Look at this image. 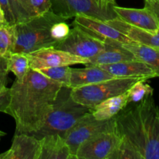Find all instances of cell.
I'll return each mask as SVG.
<instances>
[{"instance_id":"cell-1","label":"cell","mask_w":159,"mask_h":159,"mask_svg":"<svg viewBox=\"0 0 159 159\" xmlns=\"http://www.w3.org/2000/svg\"><path fill=\"white\" fill-rule=\"evenodd\" d=\"M117 148L109 159H159V109L153 94L114 117Z\"/></svg>"},{"instance_id":"cell-2","label":"cell","mask_w":159,"mask_h":159,"mask_svg":"<svg viewBox=\"0 0 159 159\" xmlns=\"http://www.w3.org/2000/svg\"><path fill=\"white\" fill-rule=\"evenodd\" d=\"M62 85L30 68L9 89L6 113L16 122V134H32L44 124Z\"/></svg>"},{"instance_id":"cell-3","label":"cell","mask_w":159,"mask_h":159,"mask_svg":"<svg viewBox=\"0 0 159 159\" xmlns=\"http://www.w3.org/2000/svg\"><path fill=\"white\" fill-rule=\"evenodd\" d=\"M66 20L50 9L24 22L14 23L12 25L13 31L12 53L26 54L43 48L54 47L58 42L51 37V27L57 22Z\"/></svg>"},{"instance_id":"cell-4","label":"cell","mask_w":159,"mask_h":159,"mask_svg":"<svg viewBox=\"0 0 159 159\" xmlns=\"http://www.w3.org/2000/svg\"><path fill=\"white\" fill-rule=\"evenodd\" d=\"M71 88L62 86L54 106L43 125L32 135L40 139L48 134H58L64 138L65 134L86 113L89 107L76 102L71 96Z\"/></svg>"},{"instance_id":"cell-5","label":"cell","mask_w":159,"mask_h":159,"mask_svg":"<svg viewBox=\"0 0 159 159\" xmlns=\"http://www.w3.org/2000/svg\"><path fill=\"white\" fill-rule=\"evenodd\" d=\"M145 78L115 77L91 85L71 89L73 99L91 110L102 101L127 92L135 82Z\"/></svg>"},{"instance_id":"cell-6","label":"cell","mask_w":159,"mask_h":159,"mask_svg":"<svg viewBox=\"0 0 159 159\" xmlns=\"http://www.w3.org/2000/svg\"><path fill=\"white\" fill-rule=\"evenodd\" d=\"M107 132H115L114 117L99 120L96 119L90 111L65 134L64 138L69 147L73 158L76 159V152L81 144L96 135Z\"/></svg>"},{"instance_id":"cell-7","label":"cell","mask_w":159,"mask_h":159,"mask_svg":"<svg viewBox=\"0 0 159 159\" xmlns=\"http://www.w3.org/2000/svg\"><path fill=\"white\" fill-rule=\"evenodd\" d=\"M51 9L65 19L85 15L102 21L117 17L113 6H101L95 0H51Z\"/></svg>"},{"instance_id":"cell-8","label":"cell","mask_w":159,"mask_h":159,"mask_svg":"<svg viewBox=\"0 0 159 159\" xmlns=\"http://www.w3.org/2000/svg\"><path fill=\"white\" fill-rule=\"evenodd\" d=\"M78 57L90 59L106 48V43L90 35L81 28L74 26L68 35L54 46Z\"/></svg>"},{"instance_id":"cell-9","label":"cell","mask_w":159,"mask_h":159,"mask_svg":"<svg viewBox=\"0 0 159 159\" xmlns=\"http://www.w3.org/2000/svg\"><path fill=\"white\" fill-rule=\"evenodd\" d=\"M26 56L29 59L30 68L34 70L65 65H85L89 63V59L78 57L67 51L57 49L54 47L41 48L26 54Z\"/></svg>"},{"instance_id":"cell-10","label":"cell","mask_w":159,"mask_h":159,"mask_svg":"<svg viewBox=\"0 0 159 159\" xmlns=\"http://www.w3.org/2000/svg\"><path fill=\"white\" fill-rule=\"evenodd\" d=\"M72 24L81 28L89 34L105 43H134L106 21L93 17L85 15H77L75 16Z\"/></svg>"},{"instance_id":"cell-11","label":"cell","mask_w":159,"mask_h":159,"mask_svg":"<svg viewBox=\"0 0 159 159\" xmlns=\"http://www.w3.org/2000/svg\"><path fill=\"white\" fill-rule=\"evenodd\" d=\"M120 143L115 132L96 135L81 144L75 154L76 159H109Z\"/></svg>"},{"instance_id":"cell-12","label":"cell","mask_w":159,"mask_h":159,"mask_svg":"<svg viewBox=\"0 0 159 159\" xmlns=\"http://www.w3.org/2000/svg\"><path fill=\"white\" fill-rule=\"evenodd\" d=\"M40 140L28 134H15L10 148L0 154V159H38Z\"/></svg>"},{"instance_id":"cell-13","label":"cell","mask_w":159,"mask_h":159,"mask_svg":"<svg viewBox=\"0 0 159 159\" xmlns=\"http://www.w3.org/2000/svg\"><path fill=\"white\" fill-rule=\"evenodd\" d=\"M113 9L118 18L131 26L149 31L159 30V24L155 15L145 6L143 9H134L113 5Z\"/></svg>"},{"instance_id":"cell-14","label":"cell","mask_w":159,"mask_h":159,"mask_svg":"<svg viewBox=\"0 0 159 159\" xmlns=\"http://www.w3.org/2000/svg\"><path fill=\"white\" fill-rule=\"evenodd\" d=\"M135 43L159 50V30L149 31L131 26L118 17L106 21Z\"/></svg>"},{"instance_id":"cell-15","label":"cell","mask_w":159,"mask_h":159,"mask_svg":"<svg viewBox=\"0 0 159 159\" xmlns=\"http://www.w3.org/2000/svg\"><path fill=\"white\" fill-rule=\"evenodd\" d=\"M115 77L145 78L147 79L156 78L155 71L146 64L138 60L127 61L111 65H99Z\"/></svg>"},{"instance_id":"cell-16","label":"cell","mask_w":159,"mask_h":159,"mask_svg":"<svg viewBox=\"0 0 159 159\" xmlns=\"http://www.w3.org/2000/svg\"><path fill=\"white\" fill-rule=\"evenodd\" d=\"M39 140L38 159H74L66 141L58 134L45 135Z\"/></svg>"},{"instance_id":"cell-17","label":"cell","mask_w":159,"mask_h":159,"mask_svg":"<svg viewBox=\"0 0 159 159\" xmlns=\"http://www.w3.org/2000/svg\"><path fill=\"white\" fill-rule=\"evenodd\" d=\"M84 68H71L70 88L97 83L115 78L114 75L98 65H85Z\"/></svg>"},{"instance_id":"cell-18","label":"cell","mask_w":159,"mask_h":159,"mask_svg":"<svg viewBox=\"0 0 159 159\" xmlns=\"http://www.w3.org/2000/svg\"><path fill=\"white\" fill-rule=\"evenodd\" d=\"M137 60L133 54L121 43H106V48L89 59L85 65H106L127 61Z\"/></svg>"},{"instance_id":"cell-19","label":"cell","mask_w":159,"mask_h":159,"mask_svg":"<svg viewBox=\"0 0 159 159\" xmlns=\"http://www.w3.org/2000/svg\"><path fill=\"white\" fill-rule=\"evenodd\" d=\"M128 104V93L127 91L101 102L91 109V113L96 119L99 120H110L115 117Z\"/></svg>"},{"instance_id":"cell-20","label":"cell","mask_w":159,"mask_h":159,"mask_svg":"<svg viewBox=\"0 0 159 159\" xmlns=\"http://www.w3.org/2000/svg\"><path fill=\"white\" fill-rule=\"evenodd\" d=\"M122 45L134 55L137 60L152 68L156 77H159V50L135 42L122 43Z\"/></svg>"},{"instance_id":"cell-21","label":"cell","mask_w":159,"mask_h":159,"mask_svg":"<svg viewBox=\"0 0 159 159\" xmlns=\"http://www.w3.org/2000/svg\"><path fill=\"white\" fill-rule=\"evenodd\" d=\"M7 65L9 71L13 73L18 80H22L30 68L29 59L23 53H10L7 56Z\"/></svg>"},{"instance_id":"cell-22","label":"cell","mask_w":159,"mask_h":159,"mask_svg":"<svg viewBox=\"0 0 159 159\" xmlns=\"http://www.w3.org/2000/svg\"><path fill=\"white\" fill-rule=\"evenodd\" d=\"M71 70V67L65 65V66L44 68L37 70V71H38L39 72L41 73L43 75L46 76L48 79L59 82L62 86L70 88Z\"/></svg>"},{"instance_id":"cell-23","label":"cell","mask_w":159,"mask_h":159,"mask_svg":"<svg viewBox=\"0 0 159 159\" xmlns=\"http://www.w3.org/2000/svg\"><path fill=\"white\" fill-rule=\"evenodd\" d=\"M15 23H21L35 16L30 0H9Z\"/></svg>"},{"instance_id":"cell-24","label":"cell","mask_w":159,"mask_h":159,"mask_svg":"<svg viewBox=\"0 0 159 159\" xmlns=\"http://www.w3.org/2000/svg\"><path fill=\"white\" fill-rule=\"evenodd\" d=\"M146 81L145 79L138 81L127 90L128 103H136L144 99L148 95L153 94L154 89Z\"/></svg>"},{"instance_id":"cell-25","label":"cell","mask_w":159,"mask_h":159,"mask_svg":"<svg viewBox=\"0 0 159 159\" xmlns=\"http://www.w3.org/2000/svg\"><path fill=\"white\" fill-rule=\"evenodd\" d=\"M13 46V31L12 25L2 23L0 26V56L7 57L12 53Z\"/></svg>"},{"instance_id":"cell-26","label":"cell","mask_w":159,"mask_h":159,"mask_svg":"<svg viewBox=\"0 0 159 159\" xmlns=\"http://www.w3.org/2000/svg\"><path fill=\"white\" fill-rule=\"evenodd\" d=\"M70 30H70L69 25L65 23V21L57 22L54 23L51 27V35L56 41L60 42L68 35Z\"/></svg>"},{"instance_id":"cell-27","label":"cell","mask_w":159,"mask_h":159,"mask_svg":"<svg viewBox=\"0 0 159 159\" xmlns=\"http://www.w3.org/2000/svg\"><path fill=\"white\" fill-rule=\"evenodd\" d=\"M31 7L35 15L46 12L51 8V2L50 0H30Z\"/></svg>"},{"instance_id":"cell-28","label":"cell","mask_w":159,"mask_h":159,"mask_svg":"<svg viewBox=\"0 0 159 159\" xmlns=\"http://www.w3.org/2000/svg\"><path fill=\"white\" fill-rule=\"evenodd\" d=\"M9 69L7 65V57L0 56V90L6 89Z\"/></svg>"},{"instance_id":"cell-29","label":"cell","mask_w":159,"mask_h":159,"mask_svg":"<svg viewBox=\"0 0 159 159\" xmlns=\"http://www.w3.org/2000/svg\"><path fill=\"white\" fill-rule=\"evenodd\" d=\"M0 7L4 14L6 23L10 25L14 24L15 21H14L13 14H12V9H11L9 0H0Z\"/></svg>"},{"instance_id":"cell-30","label":"cell","mask_w":159,"mask_h":159,"mask_svg":"<svg viewBox=\"0 0 159 159\" xmlns=\"http://www.w3.org/2000/svg\"><path fill=\"white\" fill-rule=\"evenodd\" d=\"M9 100V89L0 90V112L6 113Z\"/></svg>"},{"instance_id":"cell-31","label":"cell","mask_w":159,"mask_h":159,"mask_svg":"<svg viewBox=\"0 0 159 159\" xmlns=\"http://www.w3.org/2000/svg\"><path fill=\"white\" fill-rule=\"evenodd\" d=\"M144 6L153 12L159 24V2L154 3H144Z\"/></svg>"},{"instance_id":"cell-32","label":"cell","mask_w":159,"mask_h":159,"mask_svg":"<svg viewBox=\"0 0 159 159\" xmlns=\"http://www.w3.org/2000/svg\"><path fill=\"white\" fill-rule=\"evenodd\" d=\"M103 2L105 6H113L116 5V0H103Z\"/></svg>"},{"instance_id":"cell-33","label":"cell","mask_w":159,"mask_h":159,"mask_svg":"<svg viewBox=\"0 0 159 159\" xmlns=\"http://www.w3.org/2000/svg\"><path fill=\"white\" fill-rule=\"evenodd\" d=\"M0 23H6V20H5V17H4V14H3L1 7H0Z\"/></svg>"},{"instance_id":"cell-34","label":"cell","mask_w":159,"mask_h":159,"mask_svg":"<svg viewBox=\"0 0 159 159\" xmlns=\"http://www.w3.org/2000/svg\"><path fill=\"white\" fill-rule=\"evenodd\" d=\"M95 1H96V2H97L98 4L99 5V6H105V5H104L103 0H95Z\"/></svg>"},{"instance_id":"cell-35","label":"cell","mask_w":159,"mask_h":159,"mask_svg":"<svg viewBox=\"0 0 159 159\" xmlns=\"http://www.w3.org/2000/svg\"><path fill=\"white\" fill-rule=\"evenodd\" d=\"M159 0H145L144 3H154V2H158Z\"/></svg>"},{"instance_id":"cell-36","label":"cell","mask_w":159,"mask_h":159,"mask_svg":"<svg viewBox=\"0 0 159 159\" xmlns=\"http://www.w3.org/2000/svg\"><path fill=\"white\" fill-rule=\"evenodd\" d=\"M6 134L5 133V132H3V131H2V130H0V139H1V138H2V137H4Z\"/></svg>"},{"instance_id":"cell-37","label":"cell","mask_w":159,"mask_h":159,"mask_svg":"<svg viewBox=\"0 0 159 159\" xmlns=\"http://www.w3.org/2000/svg\"><path fill=\"white\" fill-rule=\"evenodd\" d=\"M2 23H0V26H1V25H2Z\"/></svg>"}]
</instances>
